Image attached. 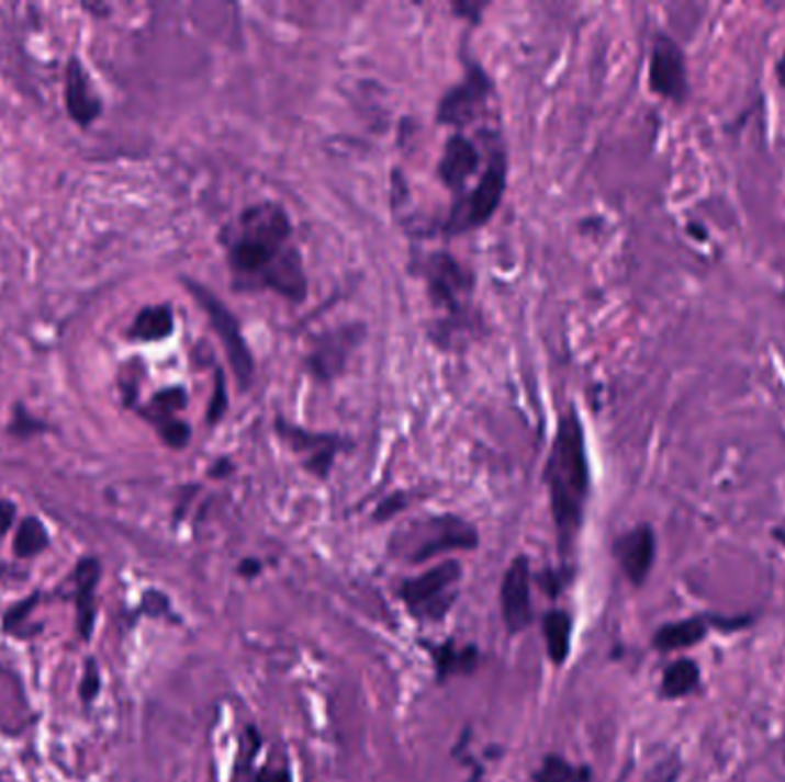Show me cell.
Here are the masks:
<instances>
[{
  "mask_svg": "<svg viewBox=\"0 0 785 782\" xmlns=\"http://www.w3.org/2000/svg\"><path fill=\"white\" fill-rule=\"evenodd\" d=\"M490 81L483 69L473 67L467 79L444 94L439 104V122L450 126H464L480 117L487 109Z\"/></svg>",
  "mask_w": 785,
  "mask_h": 782,
  "instance_id": "30bf717a",
  "label": "cell"
},
{
  "mask_svg": "<svg viewBox=\"0 0 785 782\" xmlns=\"http://www.w3.org/2000/svg\"><path fill=\"white\" fill-rule=\"evenodd\" d=\"M545 641L549 649V659L561 666L568 661L570 656V643H572V617L568 611H551L547 613L545 622Z\"/></svg>",
  "mask_w": 785,
  "mask_h": 782,
  "instance_id": "44dd1931",
  "label": "cell"
},
{
  "mask_svg": "<svg viewBox=\"0 0 785 782\" xmlns=\"http://www.w3.org/2000/svg\"><path fill=\"white\" fill-rule=\"evenodd\" d=\"M221 241L239 290H271L292 303L306 298V271L292 246L290 216L278 202L246 207Z\"/></svg>",
  "mask_w": 785,
  "mask_h": 782,
  "instance_id": "6da1fadb",
  "label": "cell"
},
{
  "mask_svg": "<svg viewBox=\"0 0 785 782\" xmlns=\"http://www.w3.org/2000/svg\"><path fill=\"white\" fill-rule=\"evenodd\" d=\"M99 693V670H97V664L94 661H88L86 666V675H83V681H81V698L86 702L94 700Z\"/></svg>",
  "mask_w": 785,
  "mask_h": 782,
  "instance_id": "83f0119b",
  "label": "cell"
},
{
  "mask_svg": "<svg viewBox=\"0 0 785 782\" xmlns=\"http://www.w3.org/2000/svg\"><path fill=\"white\" fill-rule=\"evenodd\" d=\"M227 409V395H225V384H223V374L216 372V386H214V397L210 401V411H208V420L212 424H216L221 420V416Z\"/></svg>",
  "mask_w": 785,
  "mask_h": 782,
  "instance_id": "484cf974",
  "label": "cell"
},
{
  "mask_svg": "<svg viewBox=\"0 0 785 782\" xmlns=\"http://www.w3.org/2000/svg\"><path fill=\"white\" fill-rule=\"evenodd\" d=\"M588 780H591V769L572 767L559 755H549L542 762L540 771L536 773V782H588Z\"/></svg>",
  "mask_w": 785,
  "mask_h": 782,
  "instance_id": "603a6c76",
  "label": "cell"
},
{
  "mask_svg": "<svg viewBox=\"0 0 785 782\" xmlns=\"http://www.w3.org/2000/svg\"><path fill=\"white\" fill-rule=\"evenodd\" d=\"M501 611L511 634H519L534 620V611H530V567L526 555L515 558L503 576Z\"/></svg>",
  "mask_w": 785,
  "mask_h": 782,
  "instance_id": "7c38bea8",
  "label": "cell"
},
{
  "mask_svg": "<svg viewBox=\"0 0 785 782\" xmlns=\"http://www.w3.org/2000/svg\"><path fill=\"white\" fill-rule=\"evenodd\" d=\"M776 73H778V81H781V86H785V54H783L781 63L776 65Z\"/></svg>",
  "mask_w": 785,
  "mask_h": 782,
  "instance_id": "e575fe53",
  "label": "cell"
},
{
  "mask_svg": "<svg viewBox=\"0 0 785 782\" xmlns=\"http://www.w3.org/2000/svg\"><path fill=\"white\" fill-rule=\"evenodd\" d=\"M680 773H682V760L677 752H673L660 764H654V769L646 775V782H677Z\"/></svg>",
  "mask_w": 785,
  "mask_h": 782,
  "instance_id": "d4e9b609",
  "label": "cell"
},
{
  "mask_svg": "<svg viewBox=\"0 0 785 782\" xmlns=\"http://www.w3.org/2000/svg\"><path fill=\"white\" fill-rule=\"evenodd\" d=\"M425 277L429 285V294L439 306H446L450 313H458L469 294L471 277L469 273L455 262L448 252H435L425 264Z\"/></svg>",
  "mask_w": 785,
  "mask_h": 782,
  "instance_id": "8fae6325",
  "label": "cell"
},
{
  "mask_svg": "<svg viewBox=\"0 0 785 782\" xmlns=\"http://www.w3.org/2000/svg\"><path fill=\"white\" fill-rule=\"evenodd\" d=\"M710 631H713V615H689L657 628L652 636V647L664 654L685 651L705 643V638L710 636Z\"/></svg>",
  "mask_w": 785,
  "mask_h": 782,
  "instance_id": "2e32d148",
  "label": "cell"
},
{
  "mask_svg": "<svg viewBox=\"0 0 785 782\" xmlns=\"http://www.w3.org/2000/svg\"><path fill=\"white\" fill-rule=\"evenodd\" d=\"M276 432L294 454H299L301 464L306 466V471H311L315 477L322 479L332 473L336 454L345 445L340 437L309 432V429L296 427L283 418L276 420Z\"/></svg>",
  "mask_w": 785,
  "mask_h": 782,
  "instance_id": "ba28073f",
  "label": "cell"
},
{
  "mask_svg": "<svg viewBox=\"0 0 785 782\" xmlns=\"http://www.w3.org/2000/svg\"><path fill=\"white\" fill-rule=\"evenodd\" d=\"M439 675H452V672H471L478 664V651L473 647L469 649H455L450 643L444 645L441 649L435 651Z\"/></svg>",
  "mask_w": 785,
  "mask_h": 782,
  "instance_id": "cb8c5ba5",
  "label": "cell"
},
{
  "mask_svg": "<svg viewBox=\"0 0 785 782\" xmlns=\"http://www.w3.org/2000/svg\"><path fill=\"white\" fill-rule=\"evenodd\" d=\"M687 233L694 235V237L698 235V241H705V239H707V233H705V227H703L700 223H694V220H692V223L687 225Z\"/></svg>",
  "mask_w": 785,
  "mask_h": 782,
  "instance_id": "836d02e7",
  "label": "cell"
},
{
  "mask_svg": "<svg viewBox=\"0 0 785 782\" xmlns=\"http://www.w3.org/2000/svg\"><path fill=\"white\" fill-rule=\"evenodd\" d=\"M65 101L67 111L74 122H79L81 126H88L101 115V99L94 94L92 83L88 79V71L81 65V60L71 58L67 63V73H65Z\"/></svg>",
  "mask_w": 785,
  "mask_h": 782,
  "instance_id": "9a60e30c",
  "label": "cell"
},
{
  "mask_svg": "<svg viewBox=\"0 0 785 782\" xmlns=\"http://www.w3.org/2000/svg\"><path fill=\"white\" fill-rule=\"evenodd\" d=\"M404 508H407V496H404V494H395V496L386 498L382 505H379V510H377L374 519H377V521H386V519H391L393 514H397V512L404 510Z\"/></svg>",
  "mask_w": 785,
  "mask_h": 782,
  "instance_id": "f1b7e54d",
  "label": "cell"
},
{
  "mask_svg": "<svg viewBox=\"0 0 785 782\" xmlns=\"http://www.w3.org/2000/svg\"><path fill=\"white\" fill-rule=\"evenodd\" d=\"M505 182H508V163H505V151L496 149L490 157L487 170L480 177V182L471 191H467L458 205H455L446 225V233L462 235L485 225L501 207Z\"/></svg>",
  "mask_w": 785,
  "mask_h": 782,
  "instance_id": "3957f363",
  "label": "cell"
},
{
  "mask_svg": "<svg viewBox=\"0 0 785 782\" xmlns=\"http://www.w3.org/2000/svg\"><path fill=\"white\" fill-rule=\"evenodd\" d=\"M354 347V333L351 331H340L332 338H324L319 347L315 349L311 365L322 378H332L345 363L347 351Z\"/></svg>",
  "mask_w": 785,
  "mask_h": 782,
  "instance_id": "ffe728a7",
  "label": "cell"
},
{
  "mask_svg": "<svg viewBox=\"0 0 785 782\" xmlns=\"http://www.w3.org/2000/svg\"><path fill=\"white\" fill-rule=\"evenodd\" d=\"M35 603H37V594H33L31 599H25V601L16 603L14 609L5 615V624H3L5 631H19V624L31 615V609H33Z\"/></svg>",
  "mask_w": 785,
  "mask_h": 782,
  "instance_id": "4316f807",
  "label": "cell"
},
{
  "mask_svg": "<svg viewBox=\"0 0 785 782\" xmlns=\"http://www.w3.org/2000/svg\"><path fill=\"white\" fill-rule=\"evenodd\" d=\"M187 407V393L182 388H166L157 393L149 401V411L145 413L152 424L159 429L161 439L170 447H184L191 439V429L175 413Z\"/></svg>",
  "mask_w": 785,
  "mask_h": 782,
  "instance_id": "5bb4252c",
  "label": "cell"
},
{
  "mask_svg": "<svg viewBox=\"0 0 785 782\" xmlns=\"http://www.w3.org/2000/svg\"><path fill=\"white\" fill-rule=\"evenodd\" d=\"M410 546V558L414 563H423L427 558H435L439 553L446 551H458V548H475L478 546V533L475 528L469 525L467 521L458 517H437L427 519L410 528L407 542H402Z\"/></svg>",
  "mask_w": 785,
  "mask_h": 782,
  "instance_id": "52a82bcc",
  "label": "cell"
},
{
  "mask_svg": "<svg viewBox=\"0 0 785 782\" xmlns=\"http://www.w3.org/2000/svg\"><path fill=\"white\" fill-rule=\"evenodd\" d=\"M101 576L97 558H83L74 569V594H76V628L81 641H90L94 631V592Z\"/></svg>",
  "mask_w": 785,
  "mask_h": 782,
  "instance_id": "e0dca14e",
  "label": "cell"
},
{
  "mask_svg": "<svg viewBox=\"0 0 785 782\" xmlns=\"http://www.w3.org/2000/svg\"><path fill=\"white\" fill-rule=\"evenodd\" d=\"M14 517H16L14 505L8 502V500H0V540H3L8 530L12 528Z\"/></svg>",
  "mask_w": 785,
  "mask_h": 782,
  "instance_id": "4dcf8cb0",
  "label": "cell"
},
{
  "mask_svg": "<svg viewBox=\"0 0 785 782\" xmlns=\"http://www.w3.org/2000/svg\"><path fill=\"white\" fill-rule=\"evenodd\" d=\"M650 90L671 104H685L689 99V73L682 46L666 33H660L650 48L648 65Z\"/></svg>",
  "mask_w": 785,
  "mask_h": 782,
  "instance_id": "8992f818",
  "label": "cell"
},
{
  "mask_svg": "<svg viewBox=\"0 0 785 782\" xmlns=\"http://www.w3.org/2000/svg\"><path fill=\"white\" fill-rule=\"evenodd\" d=\"M256 782H292V778L283 769H265Z\"/></svg>",
  "mask_w": 785,
  "mask_h": 782,
  "instance_id": "1f68e13d",
  "label": "cell"
},
{
  "mask_svg": "<svg viewBox=\"0 0 785 782\" xmlns=\"http://www.w3.org/2000/svg\"><path fill=\"white\" fill-rule=\"evenodd\" d=\"M195 301L200 303V308L205 310L210 324L214 326V331L218 340L223 342V349L227 353V361H231L233 374L237 378V384L242 390H246L253 382V372H256V363H253L250 349L242 336V326L237 317L231 313V308H225V303L218 301L210 290H205L198 283H187Z\"/></svg>",
  "mask_w": 785,
  "mask_h": 782,
  "instance_id": "277c9868",
  "label": "cell"
},
{
  "mask_svg": "<svg viewBox=\"0 0 785 782\" xmlns=\"http://www.w3.org/2000/svg\"><path fill=\"white\" fill-rule=\"evenodd\" d=\"M462 576L460 563L448 560L402 586V601L423 620H439L455 601V586Z\"/></svg>",
  "mask_w": 785,
  "mask_h": 782,
  "instance_id": "5b68a950",
  "label": "cell"
},
{
  "mask_svg": "<svg viewBox=\"0 0 785 782\" xmlns=\"http://www.w3.org/2000/svg\"><path fill=\"white\" fill-rule=\"evenodd\" d=\"M175 328V317L168 306H149L141 310L130 328V338L138 342H159Z\"/></svg>",
  "mask_w": 785,
  "mask_h": 782,
  "instance_id": "d6986e66",
  "label": "cell"
},
{
  "mask_svg": "<svg viewBox=\"0 0 785 782\" xmlns=\"http://www.w3.org/2000/svg\"><path fill=\"white\" fill-rule=\"evenodd\" d=\"M260 569H262V565H260L258 560H244V563L239 565V571L246 574V576H256Z\"/></svg>",
  "mask_w": 785,
  "mask_h": 782,
  "instance_id": "d6a6232c",
  "label": "cell"
},
{
  "mask_svg": "<svg viewBox=\"0 0 785 782\" xmlns=\"http://www.w3.org/2000/svg\"><path fill=\"white\" fill-rule=\"evenodd\" d=\"M44 548H48V533L44 523L35 517H25L16 530L14 553L19 558H35Z\"/></svg>",
  "mask_w": 785,
  "mask_h": 782,
  "instance_id": "7402d4cb",
  "label": "cell"
},
{
  "mask_svg": "<svg viewBox=\"0 0 785 782\" xmlns=\"http://www.w3.org/2000/svg\"><path fill=\"white\" fill-rule=\"evenodd\" d=\"M545 485L549 489V505L556 535H559V548L563 555H568L574 546V540L579 537L591 496L586 434L576 409H568L561 416L559 427H556V437L545 466Z\"/></svg>",
  "mask_w": 785,
  "mask_h": 782,
  "instance_id": "7a4b0ae2",
  "label": "cell"
},
{
  "mask_svg": "<svg viewBox=\"0 0 785 782\" xmlns=\"http://www.w3.org/2000/svg\"><path fill=\"white\" fill-rule=\"evenodd\" d=\"M703 684V670L700 664L694 661L692 656H677L671 661L660 679V698L675 702L692 698Z\"/></svg>",
  "mask_w": 785,
  "mask_h": 782,
  "instance_id": "ac0fdd59",
  "label": "cell"
},
{
  "mask_svg": "<svg viewBox=\"0 0 785 782\" xmlns=\"http://www.w3.org/2000/svg\"><path fill=\"white\" fill-rule=\"evenodd\" d=\"M478 168L480 151L473 140L462 134L450 136L444 145V155L439 161V180L444 182V186L462 195L467 191V182L478 172Z\"/></svg>",
  "mask_w": 785,
  "mask_h": 782,
  "instance_id": "4fadbf2b",
  "label": "cell"
},
{
  "mask_svg": "<svg viewBox=\"0 0 785 782\" xmlns=\"http://www.w3.org/2000/svg\"><path fill=\"white\" fill-rule=\"evenodd\" d=\"M14 422L16 424H12V432L19 434V437H29V434H35V432H40V429H44V424H37L40 420L31 418L21 407L16 409V420Z\"/></svg>",
  "mask_w": 785,
  "mask_h": 782,
  "instance_id": "f546056e",
  "label": "cell"
},
{
  "mask_svg": "<svg viewBox=\"0 0 785 782\" xmlns=\"http://www.w3.org/2000/svg\"><path fill=\"white\" fill-rule=\"evenodd\" d=\"M614 558L623 569L625 578L635 588H641L657 558V535L650 523H639L618 535L614 542Z\"/></svg>",
  "mask_w": 785,
  "mask_h": 782,
  "instance_id": "9c48e42d",
  "label": "cell"
}]
</instances>
